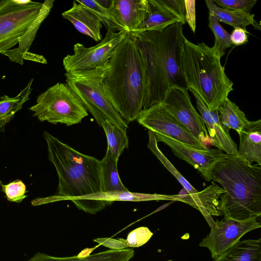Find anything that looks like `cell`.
<instances>
[{
    "mask_svg": "<svg viewBox=\"0 0 261 261\" xmlns=\"http://www.w3.org/2000/svg\"><path fill=\"white\" fill-rule=\"evenodd\" d=\"M188 89L177 87L169 89L160 104L199 141L210 139L204 122L191 101Z\"/></svg>",
    "mask_w": 261,
    "mask_h": 261,
    "instance_id": "cell-12",
    "label": "cell"
},
{
    "mask_svg": "<svg viewBox=\"0 0 261 261\" xmlns=\"http://www.w3.org/2000/svg\"><path fill=\"white\" fill-rule=\"evenodd\" d=\"M221 58L204 42L186 39L180 55V67L188 89L195 91L208 109H218L233 90Z\"/></svg>",
    "mask_w": 261,
    "mask_h": 261,
    "instance_id": "cell-5",
    "label": "cell"
},
{
    "mask_svg": "<svg viewBox=\"0 0 261 261\" xmlns=\"http://www.w3.org/2000/svg\"><path fill=\"white\" fill-rule=\"evenodd\" d=\"M48 159L58 176V195L38 198L39 205L101 192L100 161L83 154L44 132Z\"/></svg>",
    "mask_w": 261,
    "mask_h": 261,
    "instance_id": "cell-4",
    "label": "cell"
},
{
    "mask_svg": "<svg viewBox=\"0 0 261 261\" xmlns=\"http://www.w3.org/2000/svg\"><path fill=\"white\" fill-rule=\"evenodd\" d=\"M214 261H261V238L240 240Z\"/></svg>",
    "mask_w": 261,
    "mask_h": 261,
    "instance_id": "cell-24",
    "label": "cell"
},
{
    "mask_svg": "<svg viewBox=\"0 0 261 261\" xmlns=\"http://www.w3.org/2000/svg\"><path fill=\"white\" fill-rule=\"evenodd\" d=\"M136 120L154 134L162 135L195 149H208L160 103L142 110Z\"/></svg>",
    "mask_w": 261,
    "mask_h": 261,
    "instance_id": "cell-10",
    "label": "cell"
},
{
    "mask_svg": "<svg viewBox=\"0 0 261 261\" xmlns=\"http://www.w3.org/2000/svg\"><path fill=\"white\" fill-rule=\"evenodd\" d=\"M29 110L40 121L69 126L81 122L88 112L66 83H57L40 94Z\"/></svg>",
    "mask_w": 261,
    "mask_h": 261,
    "instance_id": "cell-7",
    "label": "cell"
},
{
    "mask_svg": "<svg viewBox=\"0 0 261 261\" xmlns=\"http://www.w3.org/2000/svg\"><path fill=\"white\" fill-rule=\"evenodd\" d=\"M148 2L149 12L147 17L132 32L162 31L175 23L180 22L177 18L161 8L156 0Z\"/></svg>",
    "mask_w": 261,
    "mask_h": 261,
    "instance_id": "cell-23",
    "label": "cell"
},
{
    "mask_svg": "<svg viewBox=\"0 0 261 261\" xmlns=\"http://www.w3.org/2000/svg\"><path fill=\"white\" fill-rule=\"evenodd\" d=\"M134 255L133 249H109L85 257H56L37 252L28 261H129Z\"/></svg>",
    "mask_w": 261,
    "mask_h": 261,
    "instance_id": "cell-20",
    "label": "cell"
},
{
    "mask_svg": "<svg viewBox=\"0 0 261 261\" xmlns=\"http://www.w3.org/2000/svg\"><path fill=\"white\" fill-rule=\"evenodd\" d=\"M167 200L175 201L174 195L158 194H146L131 192L127 191L99 192L71 200L79 209L85 207L94 202L103 201L111 205L115 201L139 202L150 200Z\"/></svg>",
    "mask_w": 261,
    "mask_h": 261,
    "instance_id": "cell-18",
    "label": "cell"
},
{
    "mask_svg": "<svg viewBox=\"0 0 261 261\" xmlns=\"http://www.w3.org/2000/svg\"><path fill=\"white\" fill-rule=\"evenodd\" d=\"M103 81L114 108L128 124L143 110L147 83L143 61L133 35L129 32L110 60Z\"/></svg>",
    "mask_w": 261,
    "mask_h": 261,
    "instance_id": "cell-2",
    "label": "cell"
},
{
    "mask_svg": "<svg viewBox=\"0 0 261 261\" xmlns=\"http://www.w3.org/2000/svg\"><path fill=\"white\" fill-rule=\"evenodd\" d=\"M185 6V21L194 33L196 30V12L194 0H184Z\"/></svg>",
    "mask_w": 261,
    "mask_h": 261,
    "instance_id": "cell-35",
    "label": "cell"
},
{
    "mask_svg": "<svg viewBox=\"0 0 261 261\" xmlns=\"http://www.w3.org/2000/svg\"><path fill=\"white\" fill-rule=\"evenodd\" d=\"M109 68L108 62L94 69L66 72L65 81L99 126L108 120L127 129L128 124L114 108L104 89L103 81Z\"/></svg>",
    "mask_w": 261,
    "mask_h": 261,
    "instance_id": "cell-6",
    "label": "cell"
},
{
    "mask_svg": "<svg viewBox=\"0 0 261 261\" xmlns=\"http://www.w3.org/2000/svg\"><path fill=\"white\" fill-rule=\"evenodd\" d=\"M218 6L229 10L250 13L257 0H212Z\"/></svg>",
    "mask_w": 261,
    "mask_h": 261,
    "instance_id": "cell-34",
    "label": "cell"
},
{
    "mask_svg": "<svg viewBox=\"0 0 261 261\" xmlns=\"http://www.w3.org/2000/svg\"><path fill=\"white\" fill-rule=\"evenodd\" d=\"M130 33L145 70L147 89L143 110L160 103L170 88L188 89L180 67L181 51L187 39L181 23H175L162 31Z\"/></svg>",
    "mask_w": 261,
    "mask_h": 261,
    "instance_id": "cell-1",
    "label": "cell"
},
{
    "mask_svg": "<svg viewBox=\"0 0 261 261\" xmlns=\"http://www.w3.org/2000/svg\"><path fill=\"white\" fill-rule=\"evenodd\" d=\"M33 81V79H31L27 87L16 96L10 97L7 95H3L0 97V129L1 131H5L6 124L9 123L16 112L22 108V105L29 100Z\"/></svg>",
    "mask_w": 261,
    "mask_h": 261,
    "instance_id": "cell-26",
    "label": "cell"
},
{
    "mask_svg": "<svg viewBox=\"0 0 261 261\" xmlns=\"http://www.w3.org/2000/svg\"><path fill=\"white\" fill-rule=\"evenodd\" d=\"M2 190L7 199L12 202L19 203L27 197V191L24 184L20 180L13 181L7 185H3L0 181Z\"/></svg>",
    "mask_w": 261,
    "mask_h": 261,
    "instance_id": "cell-31",
    "label": "cell"
},
{
    "mask_svg": "<svg viewBox=\"0 0 261 261\" xmlns=\"http://www.w3.org/2000/svg\"><path fill=\"white\" fill-rule=\"evenodd\" d=\"M148 135L149 138L147 144L148 148L185 189V192L183 194L179 193L178 195H175V200L186 203L199 211L211 228L213 227L215 225V221L212 216L206 213L200 202V192L190 184L161 151L158 147V142L154 133L148 130Z\"/></svg>",
    "mask_w": 261,
    "mask_h": 261,
    "instance_id": "cell-15",
    "label": "cell"
},
{
    "mask_svg": "<svg viewBox=\"0 0 261 261\" xmlns=\"http://www.w3.org/2000/svg\"><path fill=\"white\" fill-rule=\"evenodd\" d=\"M101 126L103 128L106 136L107 149L117 160H118L124 149H127L128 147V138L126 134V129L108 120L103 121Z\"/></svg>",
    "mask_w": 261,
    "mask_h": 261,
    "instance_id": "cell-27",
    "label": "cell"
},
{
    "mask_svg": "<svg viewBox=\"0 0 261 261\" xmlns=\"http://www.w3.org/2000/svg\"><path fill=\"white\" fill-rule=\"evenodd\" d=\"M54 0H46L43 2L40 13L30 26L27 32L19 39L17 48L10 49L2 54L8 56L10 60L22 65L23 64L22 55L28 52L29 48L36 37L37 32L42 22L47 17L54 6Z\"/></svg>",
    "mask_w": 261,
    "mask_h": 261,
    "instance_id": "cell-21",
    "label": "cell"
},
{
    "mask_svg": "<svg viewBox=\"0 0 261 261\" xmlns=\"http://www.w3.org/2000/svg\"><path fill=\"white\" fill-rule=\"evenodd\" d=\"M128 32L107 30L105 38L97 45L86 47L77 43L73 46V55H67L63 60L66 72L94 69L107 64L120 43Z\"/></svg>",
    "mask_w": 261,
    "mask_h": 261,
    "instance_id": "cell-9",
    "label": "cell"
},
{
    "mask_svg": "<svg viewBox=\"0 0 261 261\" xmlns=\"http://www.w3.org/2000/svg\"><path fill=\"white\" fill-rule=\"evenodd\" d=\"M193 94L197 108L206 125L211 144L226 154L238 155V146L232 140L229 129L224 125L219 118L218 109L210 110L199 95L193 89H189Z\"/></svg>",
    "mask_w": 261,
    "mask_h": 261,
    "instance_id": "cell-14",
    "label": "cell"
},
{
    "mask_svg": "<svg viewBox=\"0 0 261 261\" xmlns=\"http://www.w3.org/2000/svg\"><path fill=\"white\" fill-rule=\"evenodd\" d=\"M260 226L257 219L238 220L224 217L221 220L215 222L210 232L202 239L199 246L207 248L215 259L239 241L244 234Z\"/></svg>",
    "mask_w": 261,
    "mask_h": 261,
    "instance_id": "cell-11",
    "label": "cell"
},
{
    "mask_svg": "<svg viewBox=\"0 0 261 261\" xmlns=\"http://www.w3.org/2000/svg\"><path fill=\"white\" fill-rule=\"evenodd\" d=\"M153 233L147 227L142 226L135 229L127 235L125 243L129 247H138L146 243Z\"/></svg>",
    "mask_w": 261,
    "mask_h": 261,
    "instance_id": "cell-32",
    "label": "cell"
},
{
    "mask_svg": "<svg viewBox=\"0 0 261 261\" xmlns=\"http://www.w3.org/2000/svg\"><path fill=\"white\" fill-rule=\"evenodd\" d=\"M43 4L9 0L0 7V54L18 43L38 16Z\"/></svg>",
    "mask_w": 261,
    "mask_h": 261,
    "instance_id": "cell-8",
    "label": "cell"
},
{
    "mask_svg": "<svg viewBox=\"0 0 261 261\" xmlns=\"http://www.w3.org/2000/svg\"><path fill=\"white\" fill-rule=\"evenodd\" d=\"M154 135L158 142H162L169 146L177 157L193 166L207 181H210V173L214 164L225 154L218 148L197 149L162 135Z\"/></svg>",
    "mask_w": 261,
    "mask_h": 261,
    "instance_id": "cell-13",
    "label": "cell"
},
{
    "mask_svg": "<svg viewBox=\"0 0 261 261\" xmlns=\"http://www.w3.org/2000/svg\"><path fill=\"white\" fill-rule=\"evenodd\" d=\"M63 18L69 20L81 33L92 38L96 42L101 41V21L91 10L74 1L71 8L62 13Z\"/></svg>",
    "mask_w": 261,
    "mask_h": 261,
    "instance_id": "cell-17",
    "label": "cell"
},
{
    "mask_svg": "<svg viewBox=\"0 0 261 261\" xmlns=\"http://www.w3.org/2000/svg\"><path fill=\"white\" fill-rule=\"evenodd\" d=\"M210 15L215 16L219 21L233 27L246 29V27L252 25L254 29L260 30V26L254 18V14L240 11L229 10L216 5L212 0H205Z\"/></svg>",
    "mask_w": 261,
    "mask_h": 261,
    "instance_id": "cell-22",
    "label": "cell"
},
{
    "mask_svg": "<svg viewBox=\"0 0 261 261\" xmlns=\"http://www.w3.org/2000/svg\"><path fill=\"white\" fill-rule=\"evenodd\" d=\"M249 32L246 29L240 28H234L230 34V40L232 44L240 46L248 42V35Z\"/></svg>",
    "mask_w": 261,
    "mask_h": 261,
    "instance_id": "cell-37",
    "label": "cell"
},
{
    "mask_svg": "<svg viewBox=\"0 0 261 261\" xmlns=\"http://www.w3.org/2000/svg\"><path fill=\"white\" fill-rule=\"evenodd\" d=\"M210 181L218 182L225 192L221 196L224 217L238 220L261 216V167L250 164L238 155L225 154L214 164Z\"/></svg>",
    "mask_w": 261,
    "mask_h": 261,
    "instance_id": "cell-3",
    "label": "cell"
},
{
    "mask_svg": "<svg viewBox=\"0 0 261 261\" xmlns=\"http://www.w3.org/2000/svg\"><path fill=\"white\" fill-rule=\"evenodd\" d=\"M156 2L164 10L177 18L183 25L186 23L184 0H156Z\"/></svg>",
    "mask_w": 261,
    "mask_h": 261,
    "instance_id": "cell-33",
    "label": "cell"
},
{
    "mask_svg": "<svg viewBox=\"0 0 261 261\" xmlns=\"http://www.w3.org/2000/svg\"><path fill=\"white\" fill-rule=\"evenodd\" d=\"M117 161L109 149L100 161L101 192L128 190L122 183L117 169Z\"/></svg>",
    "mask_w": 261,
    "mask_h": 261,
    "instance_id": "cell-25",
    "label": "cell"
},
{
    "mask_svg": "<svg viewBox=\"0 0 261 261\" xmlns=\"http://www.w3.org/2000/svg\"><path fill=\"white\" fill-rule=\"evenodd\" d=\"M119 31L133 32L147 17L148 0H112L108 8Z\"/></svg>",
    "mask_w": 261,
    "mask_h": 261,
    "instance_id": "cell-16",
    "label": "cell"
},
{
    "mask_svg": "<svg viewBox=\"0 0 261 261\" xmlns=\"http://www.w3.org/2000/svg\"><path fill=\"white\" fill-rule=\"evenodd\" d=\"M208 19V26L215 36L214 45L212 48L221 58L225 54L226 49L232 45L230 40V34L222 27L213 15H209Z\"/></svg>",
    "mask_w": 261,
    "mask_h": 261,
    "instance_id": "cell-29",
    "label": "cell"
},
{
    "mask_svg": "<svg viewBox=\"0 0 261 261\" xmlns=\"http://www.w3.org/2000/svg\"><path fill=\"white\" fill-rule=\"evenodd\" d=\"M238 155L250 164L261 165V120L249 121L239 133Z\"/></svg>",
    "mask_w": 261,
    "mask_h": 261,
    "instance_id": "cell-19",
    "label": "cell"
},
{
    "mask_svg": "<svg viewBox=\"0 0 261 261\" xmlns=\"http://www.w3.org/2000/svg\"><path fill=\"white\" fill-rule=\"evenodd\" d=\"M97 243L107 247L110 249H122L128 248L123 239L98 238L94 240Z\"/></svg>",
    "mask_w": 261,
    "mask_h": 261,
    "instance_id": "cell-36",
    "label": "cell"
},
{
    "mask_svg": "<svg viewBox=\"0 0 261 261\" xmlns=\"http://www.w3.org/2000/svg\"><path fill=\"white\" fill-rule=\"evenodd\" d=\"M9 0H0V7L6 4Z\"/></svg>",
    "mask_w": 261,
    "mask_h": 261,
    "instance_id": "cell-38",
    "label": "cell"
},
{
    "mask_svg": "<svg viewBox=\"0 0 261 261\" xmlns=\"http://www.w3.org/2000/svg\"><path fill=\"white\" fill-rule=\"evenodd\" d=\"M77 1L78 2L88 8L96 14L100 19L101 23L105 25L107 30L110 29L114 32L119 31L110 13L108 8L102 6L99 3L98 1Z\"/></svg>",
    "mask_w": 261,
    "mask_h": 261,
    "instance_id": "cell-30",
    "label": "cell"
},
{
    "mask_svg": "<svg viewBox=\"0 0 261 261\" xmlns=\"http://www.w3.org/2000/svg\"><path fill=\"white\" fill-rule=\"evenodd\" d=\"M218 111L222 123L229 129L235 130L238 133L250 121L245 113L228 98L223 101Z\"/></svg>",
    "mask_w": 261,
    "mask_h": 261,
    "instance_id": "cell-28",
    "label": "cell"
}]
</instances>
